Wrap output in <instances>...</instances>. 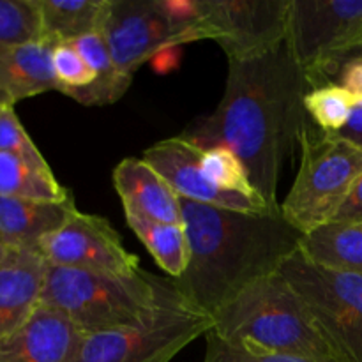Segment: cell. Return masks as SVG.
<instances>
[{
    "label": "cell",
    "mask_w": 362,
    "mask_h": 362,
    "mask_svg": "<svg viewBox=\"0 0 362 362\" xmlns=\"http://www.w3.org/2000/svg\"><path fill=\"white\" fill-rule=\"evenodd\" d=\"M306 73L288 41L250 60H228L218 108L194 120L180 136L200 151L226 147L243 161L255 191L279 212L278 184L303 127L310 122Z\"/></svg>",
    "instance_id": "6da1fadb"
},
{
    "label": "cell",
    "mask_w": 362,
    "mask_h": 362,
    "mask_svg": "<svg viewBox=\"0 0 362 362\" xmlns=\"http://www.w3.org/2000/svg\"><path fill=\"white\" fill-rule=\"evenodd\" d=\"M189 264L172 279L180 296L214 317L258 279L279 271L299 251L303 233L278 214H250L182 200Z\"/></svg>",
    "instance_id": "7a4b0ae2"
},
{
    "label": "cell",
    "mask_w": 362,
    "mask_h": 362,
    "mask_svg": "<svg viewBox=\"0 0 362 362\" xmlns=\"http://www.w3.org/2000/svg\"><path fill=\"white\" fill-rule=\"evenodd\" d=\"M211 331L228 343L265 352L341 361L304 300L279 271L251 283L225 304L212 317Z\"/></svg>",
    "instance_id": "3957f363"
},
{
    "label": "cell",
    "mask_w": 362,
    "mask_h": 362,
    "mask_svg": "<svg viewBox=\"0 0 362 362\" xmlns=\"http://www.w3.org/2000/svg\"><path fill=\"white\" fill-rule=\"evenodd\" d=\"M163 285L165 278L141 269L134 274H106L49 265L41 304L64 315L81 334H98L147 318L161 303Z\"/></svg>",
    "instance_id": "277c9868"
},
{
    "label": "cell",
    "mask_w": 362,
    "mask_h": 362,
    "mask_svg": "<svg viewBox=\"0 0 362 362\" xmlns=\"http://www.w3.org/2000/svg\"><path fill=\"white\" fill-rule=\"evenodd\" d=\"M297 177L279 212L303 235L331 223L362 175V148L311 122L299 134Z\"/></svg>",
    "instance_id": "5b68a950"
},
{
    "label": "cell",
    "mask_w": 362,
    "mask_h": 362,
    "mask_svg": "<svg viewBox=\"0 0 362 362\" xmlns=\"http://www.w3.org/2000/svg\"><path fill=\"white\" fill-rule=\"evenodd\" d=\"M212 329V318L187 303L165 278L159 306L138 324L83 334L71 362H170Z\"/></svg>",
    "instance_id": "8992f818"
},
{
    "label": "cell",
    "mask_w": 362,
    "mask_h": 362,
    "mask_svg": "<svg viewBox=\"0 0 362 362\" xmlns=\"http://www.w3.org/2000/svg\"><path fill=\"white\" fill-rule=\"evenodd\" d=\"M279 274L304 300L343 362H362V276L311 264L296 251Z\"/></svg>",
    "instance_id": "52a82bcc"
},
{
    "label": "cell",
    "mask_w": 362,
    "mask_h": 362,
    "mask_svg": "<svg viewBox=\"0 0 362 362\" xmlns=\"http://www.w3.org/2000/svg\"><path fill=\"white\" fill-rule=\"evenodd\" d=\"M362 39V0H290L288 41L311 88Z\"/></svg>",
    "instance_id": "ba28073f"
},
{
    "label": "cell",
    "mask_w": 362,
    "mask_h": 362,
    "mask_svg": "<svg viewBox=\"0 0 362 362\" xmlns=\"http://www.w3.org/2000/svg\"><path fill=\"white\" fill-rule=\"evenodd\" d=\"M202 39L228 60H250L278 48L288 34L290 0H200Z\"/></svg>",
    "instance_id": "9c48e42d"
},
{
    "label": "cell",
    "mask_w": 362,
    "mask_h": 362,
    "mask_svg": "<svg viewBox=\"0 0 362 362\" xmlns=\"http://www.w3.org/2000/svg\"><path fill=\"white\" fill-rule=\"evenodd\" d=\"M101 34L117 69L131 80L134 71L156 53L186 45L159 0H108Z\"/></svg>",
    "instance_id": "30bf717a"
},
{
    "label": "cell",
    "mask_w": 362,
    "mask_h": 362,
    "mask_svg": "<svg viewBox=\"0 0 362 362\" xmlns=\"http://www.w3.org/2000/svg\"><path fill=\"white\" fill-rule=\"evenodd\" d=\"M39 251L52 267L106 274L140 271V258L126 250L117 230L101 216L78 209L57 232L41 240Z\"/></svg>",
    "instance_id": "8fae6325"
},
{
    "label": "cell",
    "mask_w": 362,
    "mask_h": 362,
    "mask_svg": "<svg viewBox=\"0 0 362 362\" xmlns=\"http://www.w3.org/2000/svg\"><path fill=\"white\" fill-rule=\"evenodd\" d=\"M141 158L173 187L182 200L250 214H278L272 212L262 198L232 193L216 186L202 170V151L186 138L175 136L158 141L145 148Z\"/></svg>",
    "instance_id": "7c38bea8"
},
{
    "label": "cell",
    "mask_w": 362,
    "mask_h": 362,
    "mask_svg": "<svg viewBox=\"0 0 362 362\" xmlns=\"http://www.w3.org/2000/svg\"><path fill=\"white\" fill-rule=\"evenodd\" d=\"M48 267L39 247H11L0 262V339L20 329L41 306Z\"/></svg>",
    "instance_id": "4fadbf2b"
},
{
    "label": "cell",
    "mask_w": 362,
    "mask_h": 362,
    "mask_svg": "<svg viewBox=\"0 0 362 362\" xmlns=\"http://www.w3.org/2000/svg\"><path fill=\"white\" fill-rule=\"evenodd\" d=\"M81 336L73 322L41 304L20 329L0 339V362H71Z\"/></svg>",
    "instance_id": "5bb4252c"
},
{
    "label": "cell",
    "mask_w": 362,
    "mask_h": 362,
    "mask_svg": "<svg viewBox=\"0 0 362 362\" xmlns=\"http://www.w3.org/2000/svg\"><path fill=\"white\" fill-rule=\"evenodd\" d=\"M113 186L124 211L159 223L184 225L180 197L144 158L122 159L113 170Z\"/></svg>",
    "instance_id": "9a60e30c"
},
{
    "label": "cell",
    "mask_w": 362,
    "mask_h": 362,
    "mask_svg": "<svg viewBox=\"0 0 362 362\" xmlns=\"http://www.w3.org/2000/svg\"><path fill=\"white\" fill-rule=\"evenodd\" d=\"M53 46L55 42L41 39L0 48V106H14L49 90L60 92L52 64Z\"/></svg>",
    "instance_id": "2e32d148"
},
{
    "label": "cell",
    "mask_w": 362,
    "mask_h": 362,
    "mask_svg": "<svg viewBox=\"0 0 362 362\" xmlns=\"http://www.w3.org/2000/svg\"><path fill=\"white\" fill-rule=\"evenodd\" d=\"M76 211L67 202H35L0 197V239L7 247H39L41 240L57 232Z\"/></svg>",
    "instance_id": "e0dca14e"
},
{
    "label": "cell",
    "mask_w": 362,
    "mask_h": 362,
    "mask_svg": "<svg viewBox=\"0 0 362 362\" xmlns=\"http://www.w3.org/2000/svg\"><path fill=\"white\" fill-rule=\"evenodd\" d=\"M299 251L315 265L362 276V223H325L303 235Z\"/></svg>",
    "instance_id": "ac0fdd59"
},
{
    "label": "cell",
    "mask_w": 362,
    "mask_h": 362,
    "mask_svg": "<svg viewBox=\"0 0 362 362\" xmlns=\"http://www.w3.org/2000/svg\"><path fill=\"white\" fill-rule=\"evenodd\" d=\"M73 45L92 69L95 80L87 88L73 92L69 98L85 106H103L119 101L129 88L131 78H126L117 69L101 30L81 35Z\"/></svg>",
    "instance_id": "d6986e66"
},
{
    "label": "cell",
    "mask_w": 362,
    "mask_h": 362,
    "mask_svg": "<svg viewBox=\"0 0 362 362\" xmlns=\"http://www.w3.org/2000/svg\"><path fill=\"white\" fill-rule=\"evenodd\" d=\"M42 39L73 42L81 35L101 30L108 0H37Z\"/></svg>",
    "instance_id": "ffe728a7"
},
{
    "label": "cell",
    "mask_w": 362,
    "mask_h": 362,
    "mask_svg": "<svg viewBox=\"0 0 362 362\" xmlns=\"http://www.w3.org/2000/svg\"><path fill=\"white\" fill-rule=\"evenodd\" d=\"M127 226L147 247L156 264L172 279L180 278L189 264V243L184 225H170L148 219L136 212L124 211Z\"/></svg>",
    "instance_id": "44dd1931"
},
{
    "label": "cell",
    "mask_w": 362,
    "mask_h": 362,
    "mask_svg": "<svg viewBox=\"0 0 362 362\" xmlns=\"http://www.w3.org/2000/svg\"><path fill=\"white\" fill-rule=\"evenodd\" d=\"M0 197L35 202H67L69 191L52 168H39L7 152H0Z\"/></svg>",
    "instance_id": "7402d4cb"
},
{
    "label": "cell",
    "mask_w": 362,
    "mask_h": 362,
    "mask_svg": "<svg viewBox=\"0 0 362 362\" xmlns=\"http://www.w3.org/2000/svg\"><path fill=\"white\" fill-rule=\"evenodd\" d=\"M357 99L338 83L313 87L304 95V110L317 129L338 134L349 122Z\"/></svg>",
    "instance_id": "603a6c76"
},
{
    "label": "cell",
    "mask_w": 362,
    "mask_h": 362,
    "mask_svg": "<svg viewBox=\"0 0 362 362\" xmlns=\"http://www.w3.org/2000/svg\"><path fill=\"white\" fill-rule=\"evenodd\" d=\"M41 39L42 23L37 0H0V48Z\"/></svg>",
    "instance_id": "cb8c5ba5"
},
{
    "label": "cell",
    "mask_w": 362,
    "mask_h": 362,
    "mask_svg": "<svg viewBox=\"0 0 362 362\" xmlns=\"http://www.w3.org/2000/svg\"><path fill=\"white\" fill-rule=\"evenodd\" d=\"M200 166L205 175L216 184L232 193L246 194L251 198H260V194L255 191L247 175L246 166L243 165L239 158L226 147H211L207 151H202Z\"/></svg>",
    "instance_id": "d4e9b609"
},
{
    "label": "cell",
    "mask_w": 362,
    "mask_h": 362,
    "mask_svg": "<svg viewBox=\"0 0 362 362\" xmlns=\"http://www.w3.org/2000/svg\"><path fill=\"white\" fill-rule=\"evenodd\" d=\"M52 64L62 94L71 95L73 92L94 83V73L74 48L73 42H57L53 46Z\"/></svg>",
    "instance_id": "484cf974"
},
{
    "label": "cell",
    "mask_w": 362,
    "mask_h": 362,
    "mask_svg": "<svg viewBox=\"0 0 362 362\" xmlns=\"http://www.w3.org/2000/svg\"><path fill=\"white\" fill-rule=\"evenodd\" d=\"M0 152H7L39 168H49L32 138L18 119L14 106H0Z\"/></svg>",
    "instance_id": "4316f807"
},
{
    "label": "cell",
    "mask_w": 362,
    "mask_h": 362,
    "mask_svg": "<svg viewBox=\"0 0 362 362\" xmlns=\"http://www.w3.org/2000/svg\"><path fill=\"white\" fill-rule=\"evenodd\" d=\"M204 362H341V361H313L303 357L281 356V354L265 352L251 346L228 343L212 331L205 334Z\"/></svg>",
    "instance_id": "83f0119b"
},
{
    "label": "cell",
    "mask_w": 362,
    "mask_h": 362,
    "mask_svg": "<svg viewBox=\"0 0 362 362\" xmlns=\"http://www.w3.org/2000/svg\"><path fill=\"white\" fill-rule=\"evenodd\" d=\"M334 83L341 85L357 101H362V59H350L339 66Z\"/></svg>",
    "instance_id": "f1b7e54d"
},
{
    "label": "cell",
    "mask_w": 362,
    "mask_h": 362,
    "mask_svg": "<svg viewBox=\"0 0 362 362\" xmlns=\"http://www.w3.org/2000/svg\"><path fill=\"white\" fill-rule=\"evenodd\" d=\"M332 223H362V175L336 212Z\"/></svg>",
    "instance_id": "f546056e"
},
{
    "label": "cell",
    "mask_w": 362,
    "mask_h": 362,
    "mask_svg": "<svg viewBox=\"0 0 362 362\" xmlns=\"http://www.w3.org/2000/svg\"><path fill=\"white\" fill-rule=\"evenodd\" d=\"M336 136L343 138V140H349L350 144L362 148V101L356 103L349 122H346V126Z\"/></svg>",
    "instance_id": "4dcf8cb0"
},
{
    "label": "cell",
    "mask_w": 362,
    "mask_h": 362,
    "mask_svg": "<svg viewBox=\"0 0 362 362\" xmlns=\"http://www.w3.org/2000/svg\"><path fill=\"white\" fill-rule=\"evenodd\" d=\"M350 59H362V39L361 41H357L356 45L352 46V48L349 49L346 53H343L341 57H339L338 60H334V62L331 64L329 67H325L324 71H322V74L318 76V81L315 87H320V85H327V83H334V78H336V73H338L339 66H341L343 62H346V60Z\"/></svg>",
    "instance_id": "1f68e13d"
},
{
    "label": "cell",
    "mask_w": 362,
    "mask_h": 362,
    "mask_svg": "<svg viewBox=\"0 0 362 362\" xmlns=\"http://www.w3.org/2000/svg\"><path fill=\"white\" fill-rule=\"evenodd\" d=\"M179 48L180 46H173V48H165L159 53H156L151 62L158 73H170V71L179 66V57H175V52Z\"/></svg>",
    "instance_id": "d6a6232c"
},
{
    "label": "cell",
    "mask_w": 362,
    "mask_h": 362,
    "mask_svg": "<svg viewBox=\"0 0 362 362\" xmlns=\"http://www.w3.org/2000/svg\"><path fill=\"white\" fill-rule=\"evenodd\" d=\"M11 247H7L6 246V243H4L2 239H0V262L4 260V258H6V255H7V251H9Z\"/></svg>",
    "instance_id": "836d02e7"
}]
</instances>
